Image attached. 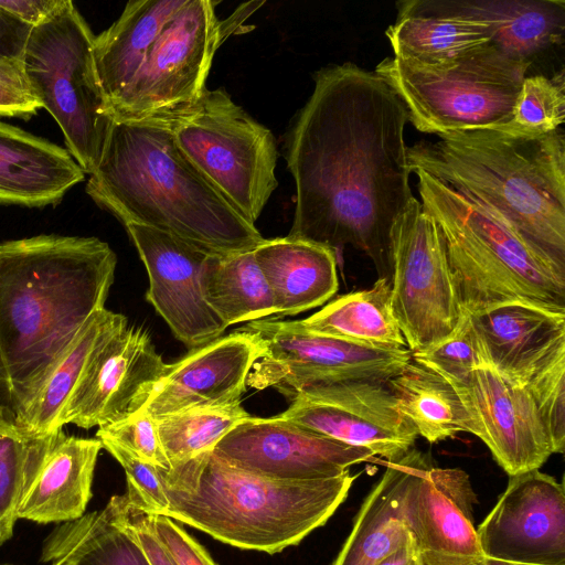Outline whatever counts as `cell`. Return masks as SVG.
<instances>
[{
    "label": "cell",
    "mask_w": 565,
    "mask_h": 565,
    "mask_svg": "<svg viewBox=\"0 0 565 565\" xmlns=\"http://www.w3.org/2000/svg\"><path fill=\"white\" fill-rule=\"evenodd\" d=\"M313 83L285 138L296 186L288 236L352 245L391 278V230L415 198L406 108L379 74L350 62L320 68Z\"/></svg>",
    "instance_id": "cell-1"
},
{
    "label": "cell",
    "mask_w": 565,
    "mask_h": 565,
    "mask_svg": "<svg viewBox=\"0 0 565 565\" xmlns=\"http://www.w3.org/2000/svg\"><path fill=\"white\" fill-rule=\"evenodd\" d=\"M564 82L563 71L552 77L525 76L512 119L501 129L524 135H542L559 129L565 119Z\"/></svg>",
    "instance_id": "cell-36"
},
{
    "label": "cell",
    "mask_w": 565,
    "mask_h": 565,
    "mask_svg": "<svg viewBox=\"0 0 565 565\" xmlns=\"http://www.w3.org/2000/svg\"><path fill=\"white\" fill-rule=\"evenodd\" d=\"M460 11L487 23L491 43L514 60L531 63L562 41L563 0H452Z\"/></svg>",
    "instance_id": "cell-28"
},
{
    "label": "cell",
    "mask_w": 565,
    "mask_h": 565,
    "mask_svg": "<svg viewBox=\"0 0 565 565\" xmlns=\"http://www.w3.org/2000/svg\"><path fill=\"white\" fill-rule=\"evenodd\" d=\"M279 416L388 462L405 456L418 434L382 381H350L298 390Z\"/></svg>",
    "instance_id": "cell-13"
},
{
    "label": "cell",
    "mask_w": 565,
    "mask_h": 565,
    "mask_svg": "<svg viewBox=\"0 0 565 565\" xmlns=\"http://www.w3.org/2000/svg\"><path fill=\"white\" fill-rule=\"evenodd\" d=\"M183 156L252 224L278 186L273 132L222 88L166 122Z\"/></svg>",
    "instance_id": "cell-9"
},
{
    "label": "cell",
    "mask_w": 565,
    "mask_h": 565,
    "mask_svg": "<svg viewBox=\"0 0 565 565\" xmlns=\"http://www.w3.org/2000/svg\"><path fill=\"white\" fill-rule=\"evenodd\" d=\"M98 439L103 448L124 468L127 478L126 494L142 509L163 515L169 501L158 475V467L141 460L110 439Z\"/></svg>",
    "instance_id": "cell-39"
},
{
    "label": "cell",
    "mask_w": 565,
    "mask_h": 565,
    "mask_svg": "<svg viewBox=\"0 0 565 565\" xmlns=\"http://www.w3.org/2000/svg\"><path fill=\"white\" fill-rule=\"evenodd\" d=\"M530 65L490 42L437 65L387 56L374 72L399 97L408 121L418 131L437 136L505 127Z\"/></svg>",
    "instance_id": "cell-7"
},
{
    "label": "cell",
    "mask_w": 565,
    "mask_h": 565,
    "mask_svg": "<svg viewBox=\"0 0 565 565\" xmlns=\"http://www.w3.org/2000/svg\"><path fill=\"white\" fill-rule=\"evenodd\" d=\"M217 4L186 0L169 20L111 108L114 121L168 122L199 102L217 49L246 19L244 9L222 21Z\"/></svg>",
    "instance_id": "cell-10"
},
{
    "label": "cell",
    "mask_w": 565,
    "mask_h": 565,
    "mask_svg": "<svg viewBox=\"0 0 565 565\" xmlns=\"http://www.w3.org/2000/svg\"><path fill=\"white\" fill-rule=\"evenodd\" d=\"M412 360L434 371L452 386L469 380L475 370L484 366L486 360L469 315L462 319L452 334L419 352Z\"/></svg>",
    "instance_id": "cell-37"
},
{
    "label": "cell",
    "mask_w": 565,
    "mask_h": 565,
    "mask_svg": "<svg viewBox=\"0 0 565 565\" xmlns=\"http://www.w3.org/2000/svg\"><path fill=\"white\" fill-rule=\"evenodd\" d=\"M41 108L22 63H0V116L29 119Z\"/></svg>",
    "instance_id": "cell-42"
},
{
    "label": "cell",
    "mask_w": 565,
    "mask_h": 565,
    "mask_svg": "<svg viewBox=\"0 0 565 565\" xmlns=\"http://www.w3.org/2000/svg\"><path fill=\"white\" fill-rule=\"evenodd\" d=\"M458 565H525V564L509 563V562L498 561V559H493V558L484 556L482 558L463 562Z\"/></svg>",
    "instance_id": "cell-47"
},
{
    "label": "cell",
    "mask_w": 565,
    "mask_h": 565,
    "mask_svg": "<svg viewBox=\"0 0 565 565\" xmlns=\"http://www.w3.org/2000/svg\"><path fill=\"white\" fill-rule=\"evenodd\" d=\"M186 0H130L119 18L95 35L98 83L111 114L140 70L152 44Z\"/></svg>",
    "instance_id": "cell-27"
},
{
    "label": "cell",
    "mask_w": 565,
    "mask_h": 565,
    "mask_svg": "<svg viewBox=\"0 0 565 565\" xmlns=\"http://www.w3.org/2000/svg\"><path fill=\"white\" fill-rule=\"evenodd\" d=\"M397 7L396 20L385 31L397 58L444 64L491 42L487 23L457 9L452 0H406Z\"/></svg>",
    "instance_id": "cell-24"
},
{
    "label": "cell",
    "mask_w": 565,
    "mask_h": 565,
    "mask_svg": "<svg viewBox=\"0 0 565 565\" xmlns=\"http://www.w3.org/2000/svg\"><path fill=\"white\" fill-rule=\"evenodd\" d=\"M212 451L236 468L281 480L334 478L374 457L366 448L335 440L279 415H249Z\"/></svg>",
    "instance_id": "cell-15"
},
{
    "label": "cell",
    "mask_w": 565,
    "mask_h": 565,
    "mask_svg": "<svg viewBox=\"0 0 565 565\" xmlns=\"http://www.w3.org/2000/svg\"><path fill=\"white\" fill-rule=\"evenodd\" d=\"M60 430H29L0 407V545L12 537L20 504Z\"/></svg>",
    "instance_id": "cell-34"
},
{
    "label": "cell",
    "mask_w": 565,
    "mask_h": 565,
    "mask_svg": "<svg viewBox=\"0 0 565 565\" xmlns=\"http://www.w3.org/2000/svg\"><path fill=\"white\" fill-rule=\"evenodd\" d=\"M420 203L443 233L463 313L525 301L565 310V267L473 198L423 170Z\"/></svg>",
    "instance_id": "cell-6"
},
{
    "label": "cell",
    "mask_w": 565,
    "mask_h": 565,
    "mask_svg": "<svg viewBox=\"0 0 565 565\" xmlns=\"http://www.w3.org/2000/svg\"><path fill=\"white\" fill-rule=\"evenodd\" d=\"M85 175L64 148L0 121V203L53 205Z\"/></svg>",
    "instance_id": "cell-23"
},
{
    "label": "cell",
    "mask_w": 565,
    "mask_h": 565,
    "mask_svg": "<svg viewBox=\"0 0 565 565\" xmlns=\"http://www.w3.org/2000/svg\"><path fill=\"white\" fill-rule=\"evenodd\" d=\"M390 256L393 311L419 352L452 334L463 312L440 227L416 198L393 223Z\"/></svg>",
    "instance_id": "cell-11"
},
{
    "label": "cell",
    "mask_w": 565,
    "mask_h": 565,
    "mask_svg": "<svg viewBox=\"0 0 565 565\" xmlns=\"http://www.w3.org/2000/svg\"><path fill=\"white\" fill-rule=\"evenodd\" d=\"M152 526L175 565H217L209 553L171 518L152 513Z\"/></svg>",
    "instance_id": "cell-43"
},
{
    "label": "cell",
    "mask_w": 565,
    "mask_h": 565,
    "mask_svg": "<svg viewBox=\"0 0 565 565\" xmlns=\"http://www.w3.org/2000/svg\"><path fill=\"white\" fill-rule=\"evenodd\" d=\"M64 0H0V9L34 28L50 18Z\"/></svg>",
    "instance_id": "cell-45"
},
{
    "label": "cell",
    "mask_w": 565,
    "mask_h": 565,
    "mask_svg": "<svg viewBox=\"0 0 565 565\" xmlns=\"http://www.w3.org/2000/svg\"><path fill=\"white\" fill-rule=\"evenodd\" d=\"M486 365L525 387L565 354V310L515 301L469 315Z\"/></svg>",
    "instance_id": "cell-21"
},
{
    "label": "cell",
    "mask_w": 565,
    "mask_h": 565,
    "mask_svg": "<svg viewBox=\"0 0 565 565\" xmlns=\"http://www.w3.org/2000/svg\"><path fill=\"white\" fill-rule=\"evenodd\" d=\"M477 495L469 475L429 463L408 498V522L424 565H456L484 557L476 527Z\"/></svg>",
    "instance_id": "cell-20"
},
{
    "label": "cell",
    "mask_w": 565,
    "mask_h": 565,
    "mask_svg": "<svg viewBox=\"0 0 565 565\" xmlns=\"http://www.w3.org/2000/svg\"><path fill=\"white\" fill-rule=\"evenodd\" d=\"M476 531L487 557L525 565H565L563 483L539 469L511 476Z\"/></svg>",
    "instance_id": "cell-16"
},
{
    "label": "cell",
    "mask_w": 565,
    "mask_h": 565,
    "mask_svg": "<svg viewBox=\"0 0 565 565\" xmlns=\"http://www.w3.org/2000/svg\"><path fill=\"white\" fill-rule=\"evenodd\" d=\"M249 414L239 404L184 411L153 418L170 467L210 451Z\"/></svg>",
    "instance_id": "cell-35"
},
{
    "label": "cell",
    "mask_w": 565,
    "mask_h": 565,
    "mask_svg": "<svg viewBox=\"0 0 565 565\" xmlns=\"http://www.w3.org/2000/svg\"><path fill=\"white\" fill-rule=\"evenodd\" d=\"M258 353L255 335L242 329L191 350L180 361L169 364L140 413L159 418L190 409L239 404Z\"/></svg>",
    "instance_id": "cell-19"
},
{
    "label": "cell",
    "mask_w": 565,
    "mask_h": 565,
    "mask_svg": "<svg viewBox=\"0 0 565 565\" xmlns=\"http://www.w3.org/2000/svg\"><path fill=\"white\" fill-rule=\"evenodd\" d=\"M147 269V300L191 350L220 338L226 326L203 299L202 266L212 252L145 225H125Z\"/></svg>",
    "instance_id": "cell-17"
},
{
    "label": "cell",
    "mask_w": 565,
    "mask_h": 565,
    "mask_svg": "<svg viewBox=\"0 0 565 565\" xmlns=\"http://www.w3.org/2000/svg\"><path fill=\"white\" fill-rule=\"evenodd\" d=\"M117 256L97 237L41 234L0 244V407L15 417L105 308Z\"/></svg>",
    "instance_id": "cell-2"
},
{
    "label": "cell",
    "mask_w": 565,
    "mask_h": 565,
    "mask_svg": "<svg viewBox=\"0 0 565 565\" xmlns=\"http://www.w3.org/2000/svg\"><path fill=\"white\" fill-rule=\"evenodd\" d=\"M480 438L511 477L540 469L553 455L537 407L526 388L500 376L488 365L454 386Z\"/></svg>",
    "instance_id": "cell-18"
},
{
    "label": "cell",
    "mask_w": 565,
    "mask_h": 565,
    "mask_svg": "<svg viewBox=\"0 0 565 565\" xmlns=\"http://www.w3.org/2000/svg\"><path fill=\"white\" fill-rule=\"evenodd\" d=\"M31 29L0 9V63H22Z\"/></svg>",
    "instance_id": "cell-44"
},
{
    "label": "cell",
    "mask_w": 565,
    "mask_h": 565,
    "mask_svg": "<svg viewBox=\"0 0 565 565\" xmlns=\"http://www.w3.org/2000/svg\"><path fill=\"white\" fill-rule=\"evenodd\" d=\"M128 326L127 318L106 308L96 311L81 329L42 386L17 416L29 430H60L58 418L93 351L108 337Z\"/></svg>",
    "instance_id": "cell-32"
},
{
    "label": "cell",
    "mask_w": 565,
    "mask_h": 565,
    "mask_svg": "<svg viewBox=\"0 0 565 565\" xmlns=\"http://www.w3.org/2000/svg\"><path fill=\"white\" fill-rule=\"evenodd\" d=\"M41 559L72 565H150L138 542L105 509L61 523L46 537Z\"/></svg>",
    "instance_id": "cell-33"
},
{
    "label": "cell",
    "mask_w": 565,
    "mask_h": 565,
    "mask_svg": "<svg viewBox=\"0 0 565 565\" xmlns=\"http://www.w3.org/2000/svg\"><path fill=\"white\" fill-rule=\"evenodd\" d=\"M242 330L252 332L258 359L246 385L274 387L285 397L311 386L350 381L387 382L411 360L408 349H385L318 334L298 321L258 319Z\"/></svg>",
    "instance_id": "cell-12"
},
{
    "label": "cell",
    "mask_w": 565,
    "mask_h": 565,
    "mask_svg": "<svg viewBox=\"0 0 565 565\" xmlns=\"http://www.w3.org/2000/svg\"><path fill=\"white\" fill-rule=\"evenodd\" d=\"M532 396L553 454L565 448V354L553 360L524 387Z\"/></svg>",
    "instance_id": "cell-38"
},
{
    "label": "cell",
    "mask_w": 565,
    "mask_h": 565,
    "mask_svg": "<svg viewBox=\"0 0 565 565\" xmlns=\"http://www.w3.org/2000/svg\"><path fill=\"white\" fill-rule=\"evenodd\" d=\"M97 438H107L141 460L169 470L170 463L162 448L156 420L146 413H137L119 423L98 428Z\"/></svg>",
    "instance_id": "cell-40"
},
{
    "label": "cell",
    "mask_w": 565,
    "mask_h": 565,
    "mask_svg": "<svg viewBox=\"0 0 565 565\" xmlns=\"http://www.w3.org/2000/svg\"><path fill=\"white\" fill-rule=\"evenodd\" d=\"M168 366L146 331L126 326L90 354L58 428H100L129 418L143 408Z\"/></svg>",
    "instance_id": "cell-14"
},
{
    "label": "cell",
    "mask_w": 565,
    "mask_h": 565,
    "mask_svg": "<svg viewBox=\"0 0 565 565\" xmlns=\"http://www.w3.org/2000/svg\"><path fill=\"white\" fill-rule=\"evenodd\" d=\"M386 384L403 415L428 443L472 433L471 418L455 387L428 367L411 360Z\"/></svg>",
    "instance_id": "cell-31"
},
{
    "label": "cell",
    "mask_w": 565,
    "mask_h": 565,
    "mask_svg": "<svg viewBox=\"0 0 565 565\" xmlns=\"http://www.w3.org/2000/svg\"><path fill=\"white\" fill-rule=\"evenodd\" d=\"M110 520L140 545L150 565H175L152 526V513L139 507L126 493L114 495L104 508Z\"/></svg>",
    "instance_id": "cell-41"
},
{
    "label": "cell",
    "mask_w": 565,
    "mask_h": 565,
    "mask_svg": "<svg viewBox=\"0 0 565 565\" xmlns=\"http://www.w3.org/2000/svg\"><path fill=\"white\" fill-rule=\"evenodd\" d=\"M377 565H424L420 552L414 537L405 543L399 550L384 558Z\"/></svg>",
    "instance_id": "cell-46"
},
{
    "label": "cell",
    "mask_w": 565,
    "mask_h": 565,
    "mask_svg": "<svg viewBox=\"0 0 565 565\" xmlns=\"http://www.w3.org/2000/svg\"><path fill=\"white\" fill-rule=\"evenodd\" d=\"M200 286L204 301L226 328L276 315L270 288L253 250L210 253Z\"/></svg>",
    "instance_id": "cell-30"
},
{
    "label": "cell",
    "mask_w": 565,
    "mask_h": 565,
    "mask_svg": "<svg viewBox=\"0 0 565 565\" xmlns=\"http://www.w3.org/2000/svg\"><path fill=\"white\" fill-rule=\"evenodd\" d=\"M169 501L163 515L237 548L276 554L322 526L347 499L350 471L281 480L236 468L212 450L158 468Z\"/></svg>",
    "instance_id": "cell-5"
},
{
    "label": "cell",
    "mask_w": 565,
    "mask_h": 565,
    "mask_svg": "<svg viewBox=\"0 0 565 565\" xmlns=\"http://www.w3.org/2000/svg\"><path fill=\"white\" fill-rule=\"evenodd\" d=\"M428 455L412 448L388 462L385 472L362 503L350 535L332 565H377L413 536L408 498Z\"/></svg>",
    "instance_id": "cell-22"
},
{
    "label": "cell",
    "mask_w": 565,
    "mask_h": 565,
    "mask_svg": "<svg viewBox=\"0 0 565 565\" xmlns=\"http://www.w3.org/2000/svg\"><path fill=\"white\" fill-rule=\"evenodd\" d=\"M95 34L71 0L31 29L22 66L42 108L55 119L85 174L96 169L114 119L94 62Z\"/></svg>",
    "instance_id": "cell-8"
},
{
    "label": "cell",
    "mask_w": 565,
    "mask_h": 565,
    "mask_svg": "<svg viewBox=\"0 0 565 565\" xmlns=\"http://www.w3.org/2000/svg\"><path fill=\"white\" fill-rule=\"evenodd\" d=\"M253 252L278 317L322 306L338 290L337 255L327 245L287 235L265 238Z\"/></svg>",
    "instance_id": "cell-26"
},
{
    "label": "cell",
    "mask_w": 565,
    "mask_h": 565,
    "mask_svg": "<svg viewBox=\"0 0 565 565\" xmlns=\"http://www.w3.org/2000/svg\"><path fill=\"white\" fill-rule=\"evenodd\" d=\"M86 193L124 225H145L212 253L265 238L177 147L162 121H114Z\"/></svg>",
    "instance_id": "cell-3"
},
{
    "label": "cell",
    "mask_w": 565,
    "mask_h": 565,
    "mask_svg": "<svg viewBox=\"0 0 565 565\" xmlns=\"http://www.w3.org/2000/svg\"><path fill=\"white\" fill-rule=\"evenodd\" d=\"M102 448L98 438L68 436L61 429L20 504L18 518L49 524L83 516Z\"/></svg>",
    "instance_id": "cell-25"
},
{
    "label": "cell",
    "mask_w": 565,
    "mask_h": 565,
    "mask_svg": "<svg viewBox=\"0 0 565 565\" xmlns=\"http://www.w3.org/2000/svg\"><path fill=\"white\" fill-rule=\"evenodd\" d=\"M52 565H72L67 562H63V561H57V562H53Z\"/></svg>",
    "instance_id": "cell-48"
},
{
    "label": "cell",
    "mask_w": 565,
    "mask_h": 565,
    "mask_svg": "<svg viewBox=\"0 0 565 565\" xmlns=\"http://www.w3.org/2000/svg\"><path fill=\"white\" fill-rule=\"evenodd\" d=\"M297 321L318 334L376 348L407 349L393 311L390 277H379L372 287L342 295Z\"/></svg>",
    "instance_id": "cell-29"
},
{
    "label": "cell",
    "mask_w": 565,
    "mask_h": 565,
    "mask_svg": "<svg viewBox=\"0 0 565 565\" xmlns=\"http://www.w3.org/2000/svg\"><path fill=\"white\" fill-rule=\"evenodd\" d=\"M407 147L409 166L473 198L565 267V136L476 129Z\"/></svg>",
    "instance_id": "cell-4"
}]
</instances>
